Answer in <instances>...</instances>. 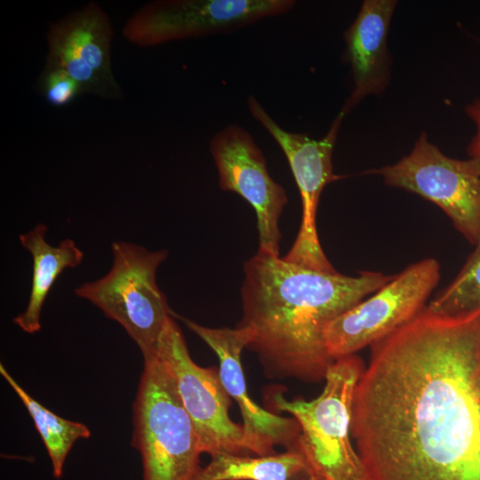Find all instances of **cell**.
Masks as SVG:
<instances>
[{"instance_id": "cell-1", "label": "cell", "mask_w": 480, "mask_h": 480, "mask_svg": "<svg viewBox=\"0 0 480 480\" xmlns=\"http://www.w3.org/2000/svg\"><path fill=\"white\" fill-rule=\"evenodd\" d=\"M480 309L426 307L371 345L351 437L370 480H480Z\"/></svg>"}, {"instance_id": "cell-2", "label": "cell", "mask_w": 480, "mask_h": 480, "mask_svg": "<svg viewBox=\"0 0 480 480\" xmlns=\"http://www.w3.org/2000/svg\"><path fill=\"white\" fill-rule=\"evenodd\" d=\"M244 273L237 326L255 331L247 348L257 354L267 377L305 382L324 380L335 361L325 348V326L394 276L324 272L259 250L244 262Z\"/></svg>"}, {"instance_id": "cell-3", "label": "cell", "mask_w": 480, "mask_h": 480, "mask_svg": "<svg viewBox=\"0 0 480 480\" xmlns=\"http://www.w3.org/2000/svg\"><path fill=\"white\" fill-rule=\"evenodd\" d=\"M364 364L356 354L335 360L328 368L322 393L313 400H287L272 394L277 411L286 412L300 426L294 449L304 458L308 476L322 480H370L351 443V417L357 382Z\"/></svg>"}, {"instance_id": "cell-4", "label": "cell", "mask_w": 480, "mask_h": 480, "mask_svg": "<svg viewBox=\"0 0 480 480\" xmlns=\"http://www.w3.org/2000/svg\"><path fill=\"white\" fill-rule=\"evenodd\" d=\"M143 360L132 438L143 480H195L203 452L175 380L157 355Z\"/></svg>"}, {"instance_id": "cell-5", "label": "cell", "mask_w": 480, "mask_h": 480, "mask_svg": "<svg viewBox=\"0 0 480 480\" xmlns=\"http://www.w3.org/2000/svg\"><path fill=\"white\" fill-rule=\"evenodd\" d=\"M113 263L102 277L81 284L75 294L117 322L136 343L143 359L156 355L159 338L173 312L156 283L167 250L148 251L134 243L111 245Z\"/></svg>"}, {"instance_id": "cell-6", "label": "cell", "mask_w": 480, "mask_h": 480, "mask_svg": "<svg viewBox=\"0 0 480 480\" xmlns=\"http://www.w3.org/2000/svg\"><path fill=\"white\" fill-rule=\"evenodd\" d=\"M441 278L433 258L406 267L374 294L332 320L324 330L333 359L356 354L404 326L426 307Z\"/></svg>"}, {"instance_id": "cell-7", "label": "cell", "mask_w": 480, "mask_h": 480, "mask_svg": "<svg viewBox=\"0 0 480 480\" xmlns=\"http://www.w3.org/2000/svg\"><path fill=\"white\" fill-rule=\"evenodd\" d=\"M370 172L433 202L468 241L476 245L480 240V158L449 157L422 132L409 155Z\"/></svg>"}, {"instance_id": "cell-8", "label": "cell", "mask_w": 480, "mask_h": 480, "mask_svg": "<svg viewBox=\"0 0 480 480\" xmlns=\"http://www.w3.org/2000/svg\"><path fill=\"white\" fill-rule=\"evenodd\" d=\"M294 0H155L124 23L122 35L140 47L233 31L289 12Z\"/></svg>"}, {"instance_id": "cell-9", "label": "cell", "mask_w": 480, "mask_h": 480, "mask_svg": "<svg viewBox=\"0 0 480 480\" xmlns=\"http://www.w3.org/2000/svg\"><path fill=\"white\" fill-rule=\"evenodd\" d=\"M247 107L252 117L284 151L301 196L300 227L292 248L283 259L305 268L336 272L321 247L316 218L323 189L328 183L341 178L332 172V153L345 116L340 112L325 136L315 140L305 133L280 127L254 96L248 97Z\"/></svg>"}, {"instance_id": "cell-10", "label": "cell", "mask_w": 480, "mask_h": 480, "mask_svg": "<svg viewBox=\"0 0 480 480\" xmlns=\"http://www.w3.org/2000/svg\"><path fill=\"white\" fill-rule=\"evenodd\" d=\"M157 356L171 372L188 413L202 452L241 454L247 451L242 424L228 411L231 397L215 367H202L191 358L183 333L170 316L157 343Z\"/></svg>"}, {"instance_id": "cell-11", "label": "cell", "mask_w": 480, "mask_h": 480, "mask_svg": "<svg viewBox=\"0 0 480 480\" xmlns=\"http://www.w3.org/2000/svg\"><path fill=\"white\" fill-rule=\"evenodd\" d=\"M209 149L220 188L241 196L256 212L259 251L279 255L278 220L288 199L284 188L270 177L254 139L244 127L232 124L212 137Z\"/></svg>"}, {"instance_id": "cell-12", "label": "cell", "mask_w": 480, "mask_h": 480, "mask_svg": "<svg viewBox=\"0 0 480 480\" xmlns=\"http://www.w3.org/2000/svg\"><path fill=\"white\" fill-rule=\"evenodd\" d=\"M113 36L108 15L91 2L50 25L44 66L64 69L80 84L83 93L122 100L124 92L111 66Z\"/></svg>"}, {"instance_id": "cell-13", "label": "cell", "mask_w": 480, "mask_h": 480, "mask_svg": "<svg viewBox=\"0 0 480 480\" xmlns=\"http://www.w3.org/2000/svg\"><path fill=\"white\" fill-rule=\"evenodd\" d=\"M180 317L218 356L222 384L240 409L246 450L261 456L276 453V445L294 449L300 434L299 422L293 417H281L261 408L248 394L241 354L254 339V329L250 326L210 328Z\"/></svg>"}, {"instance_id": "cell-14", "label": "cell", "mask_w": 480, "mask_h": 480, "mask_svg": "<svg viewBox=\"0 0 480 480\" xmlns=\"http://www.w3.org/2000/svg\"><path fill=\"white\" fill-rule=\"evenodd\" d=\"M395 0H364L344 33L345 55L350 65L353 89L341 114L346 116L368 95L380 96L391 78V56L387 38Z\"/></svg>"}, {"instance_id": "cell-15", "label": "cell", "mask_w": 480, "mask_h": 480, "mask_svg": "<svg viewBox=\"0 0 480 480\" xmlns=\"http://www.w3.org/2000/svg\"><path fill=\"white\" fill-rule=\"evenodd\" d=\"M47 229L45 224L38 223L19 237L21 246L32 257L33 273L27 308L12 322L28 334L41 330L42 308L57 278L65 269L79 266L84 256L70 238L56 246L50 244L45 239Z\"/></svg>"}, {"instance_id": "cell-16", "label": "cell", "mask_w": 480, "mask_h": 480, "mask_svg": "<svg viewBox=\"0 0 480 480\" xmlns=\"http://www.w3.org/2000/svg\"><path fill=\"white\" fill-rule=\"evenodd\" d=\"M308 476L303 456L295 449L270 455L217 453L201 467L195 480H293Z\"/></svg>"}, {"instance_id": "cell-17", "label": "cell", "mask_w": 480, "mask_h": 480, "mask_svg": "<svg viewBox=\"0 0 480 480\" xmlns=\"http://www.w3.org/2000/svg\"><path fill=\"white\" fill-rule=\"evenodd\" d=\"M0 373L27 408L47 450L52 475L60 478L71 448L78 439L90 437V429L84 423L66 420L45 408L12 378L3 364Z\"/></svg>"}, {"instance_id": "cell-18", "label": "cell", "mask_w": 480, "mask_h": 480, "mask_svg": "<svg viewBox=\"0 0 480 480\" xmlns=\"http://www.w3.org/2000/svg\"><path fill=\"white\" fill-rule=\"evenodd\" d=\"M456 278L427 307L445 316H462L480 309V240Z\"/></svg>"}, {"instance_id": "cell-19", "label": "cell", "mask_w": 480, "mask_h": 480, "mask_svg": "<svg viewBox=\"0 0 480 480\" xmlns=\"http://www.w3.org/2000/svg\"><path fill=\"white\" fill-rule=\"evenodd\" d=\"M37 84L43 97L53 107L67 106L83 93L80 84L60 68L44 66Z\"/></svg>"}, {"instance_id": "cell-20", "label": "cell", "mask_w": 480, "mask_h": 480, "mask_svg": "<svg viewBox=\"0 0 480 480\" xmlns=\"http://www.w3.org/2000/svg\"><path fill=\"white\" fill-rule=\"evenodd\" d=\"M465 112L476 125V133L468 145V154L470 157L480 158V98L468 104Z\"/></svg>"}, {"instance_id": "cell-21", "label": "cell", "mask_w": 480, "mask_h": 480, "mask_svg": "<svg viewBox=\"0 0 480 480\" xmlns=\"http://www.w3.org/2000/svg\"><path fill=\"white\" fill-rule=\"evenodd\" d=\"M305 480H322V479L316 476H307V478Z\"/></svg>"}, {"instance_id": "cell-22", "label": "cell", "mask_w": 480, "mask_h": 480, "mask_svg": "<svg viewBox=\"0 0 480 480\" xmlns=\"http://www.w3.org/2000/svg\"><path fill=\"white\" fill-rule=\"evenodd\" d=\"M479 360H480V345H479Z\"/></svg>"}]
</instances>
